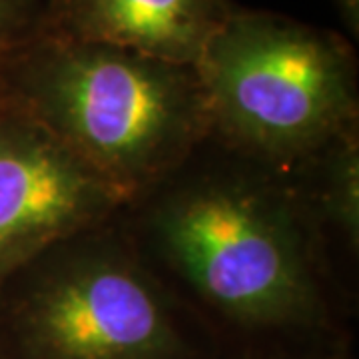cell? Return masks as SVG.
<instances>
[{
    "instance_id": "cell-1",
    "label": "cell",
    "mask_w": 359,
    "mask_h": 359,
    "mask_svg": "<svg viewBox=\"0 0 359 359\" xmlns=\"http://www.w3.org/2000/svg\"><path fill=\"white\" fill-rule=\"evenodd\" d=\"M116 219L214 339L349 334L351 285L283 170L208 136Z\"/></svg>"
},
{
    "instance_id": "cell-2",
    "label": "cell",
    "mask_w": 359,
    "mask_h": 359,
    "mask_svg": "<svg viewBox=\"0 0 359 359\" xmlns=\"http://www.w3.org/2000/svg\"><path fill=\"white\" fill-rule=\"evenodd\" d=\"M0 98L128 202L208 138L194 66L42 28L0 60Z\"/></svg>"
},
{
    "instance_id": "cell-3",
    "label": "cell",
    "mask_w": 359,
    "mask_h": 359,
    "mask_svg": "<svg viewBox=\"0 0 359 359\" xmlns=\"http://www.w3.org/2000/svg\"><path fill=\"white\" fill-rule=\"evenodd\" d=\"M210 339L116 216L0 285V359H186Z\"/></svg>"
},
{
    "instance_id": "cell-4",
    "label": "cell",
    "mask_w": 359,
    "mask_h": 359,
    "mask_svg": "<svg viewBox=\"0 0 359 359\" xmlns=\"http://www.w3.org/2000/svg\"><path fill=\"white\" fill-rule=\"evenodd\" d=\"M194 70L208 136L278 170L359 126L355 48L330 28L236 4Z\"/></svg>"
},
{
    "instance_id": "cell-5",
    "label": "cell",
    "mask_w": 359,
    "mask_h": 359,
    "mask_svg": "<svg viewBox=\"0 0 359 359\" xmlns=\"http://www.w3.org/2000/svg\"><path fill=\"white\" fill-rule=\"evenodd\" d=\"M126 198L0 98V285L40 252L112 219Z\"/></svg>"
},
{
    "instance_id": "cell-6",
    "label": "cell",
    "mask_w": 359,
    "mask_h": 359,
    "mask_svg": "<svg viewBox=\"0 0 359 359\" xmlns=\"http://www.w3.org/2000/svg\"><path fill=\"white\" fill-rule=\"evenodd\" d=\"M233 6L231 0H52L46 28L194 66Z\"/></svg>"
},
{
    "instance_id": "cell-7",
    "label": "cell",
    "mask_w": 359,
    "mask_h": 359,
    "mask_svg": "<svg viewBox=\"0 0 359 359\" xmlns=\"http://www.w3.org/2000/svg\"><path fill=\"white\" fill-rule=\"evenodd\" d=\"M283 172L335 264L351 276L359 250V126Z\"/></svg>"
},
{
    "instance_id": "cell-8",
    "label": "cell",
    "mask_w": 359,
    "mask_h": 359,
    "mask_svg": "<svg viewBox=\"0 0 359 359\" xmlns=\"http://www.w3.org/2000/svg\"><path fill=\"white\" fill-rule=\"evenodd\" d=\"M186 359H355V355L351 334H332L268 341L210 339Z\"/></svg>"
},
{
    "instance_id": "cell-9",
    "label": "cell",
    "mask_w": 359,
    "mask_h": 359,
    "mask_svg": "<svg viewBox=\"0 0 359 359\" xmlns=\"http://www.w3.org/2000/svg\"><path fill=\"white\" fill-rule=\"evenodd\" d=\"M52 0H0V60L48 25Z\"/></svg>"
},
{
    "instance_id": "cell-10",
    "label": "cell",
    "mask_w": 359,
    "mask_h": 359,
    "mask_svg": "<svg viewBox=\"0 0 359 359\" xmlns=\"http://www.w3.org/2000/svg\"><path fill=\"white\" fill-rule=\"evenodd\" d=\"M349 39H359V0H332Z\"/></svg>"
}]
</instances>
